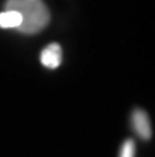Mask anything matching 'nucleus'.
Listing matches in <instances>:
<instances>
[{"label": "nucleus", "instance_id": "7ed1b4c3", "mask_svg": "<svg viewBox=\"0 0 155 157\" xmlns=\"http://www.w3.org/2000/svg\"><path fill=\"white\" fill-rule=\"evenodd\" d=\"M40 60L43 63V67L46 68H57L60 63H62V48L59 43H51L48 44L46 48L41 51V56H40Z\"/></svg>", "mask_w": 155, "mask_h": 157}, {"label": "nucleus", "instance_id": "f257e3e1", "mask_svg": "<svg viewBox=\"0 0 155 157\" xmlns=\"http://www.w3.org/2000/svg\"><path fill=\"white\" fill-rule=\"evenodd\" d=\"M5 8L21 14L22 22L17 30L25 35L40 33L51 21V13L43 0H6Z\"/></svg>", "mask_w": 155, "mask_h": 157}, {"label": "nucleus", "instance_id": "39448f33", "mask_svg": "<svg viewBox=\"0 0 155 157\" xmlns=\"http://www.w3.org/2000/svg\"><path fill=\"white\" fill-rule=\"evenodd\" d=\"M136 155V143L131 138L124 140L120 149H119V157H135Z\"/></svg>", "mask_w": 155, "mask_h": 157}, {"label": "nucleus", "instance_id": "f03ea898", "mask_svg": "<svg viewBox=\"0 0 155 157\" xmlns=\"http://www.w3.org/2000/svg\"><path fill=\"white\" fill-rule=\"evenodd\" d=\"M130 125L133 128V132L138 135L141 140L149 141L152 138V124L149 114L144 111L142 108H135L130 114Z\"/></svg>", "mask_w": 155, "mask_h": 157}, {"label": "nucleus", "instance_id": "20e7f679", "mask_svg": "<svg viewBox=\"0 0 155 157\" xmlns=\"http://www.w3.org/2000/svg\"><path fill=\"white\" fill-rule=\"evenodd\" d=\"M22 22L21 14L14 10H6L0 13V29H17Z\"/></svg>", "mask_w": 155, "mask_h": 157}]
</instances>
